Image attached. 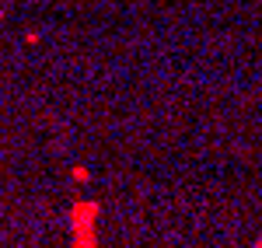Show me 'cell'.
Listing matches in <instances>:
<instances>
[{
    "mask_svg": "<svg viewBox=\"0 0 262 248\" xmlns=\"http://www.w3.org/2000/svg\"><path fill=\"white\" fill-rule=\"evenodd\" d=\"M70 178H74V182H81V186H84V182H91V168L77 165V168H74V171H70Z\"/></svg>",
    "mask_w": 262,
    "mask_h": 248,
    "instance_id": "obj_2",
    "label": "cell"
},
{
    "mask_svg": "<svg viewBox=\"0 0 262 248\" xmlns=\"http://www.w3.org/2000/svg\"><path fill=\"white\" fill-rule=\"evenodd\" d=\"M98 199H77L70 207V234H74V248H101L98 245Z\"/></svg>",
    "mask_w": 262,
    "mask_h": 248,
    "instance_id": "obj_1",
    "label": "cell"
}]
</instances>
